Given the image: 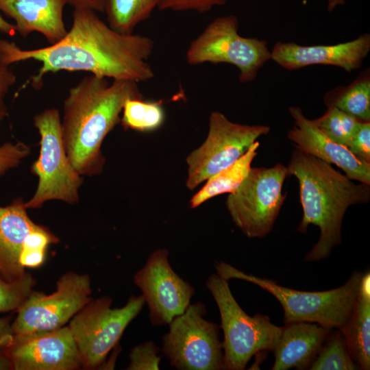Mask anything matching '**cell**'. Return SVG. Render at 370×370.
Instances as JSON below:
<instances>
[{
  "instance_id": "d6a6232c",
  "label": "cell",
  "mask_w": 370,
  "mask_h": 370,
  "mask_svg": "<svg viewBox=\"0 0 370 370\" xmlns=\"http://www.w3.org/2000/svg\"><path fill=\"white\" fill-rule=\"evenodd\" d=\"M14 338L10 318L0 319V348L8 347L12 343Z\"/></svg>"
},
{
  "instance_id": "30bf717a",
  "label": "cell",
  "mask_w": 370,
  "mask_h": 370,
  "mask_svg": "<svg viewBox=\"0 0 370 370\" xmlns=\"http://www.w3.org/2000/svg\"><path fill=\"white\" fill-rule=\"evenodd\" d=\"M206 312L201 302L190 304L169 323V331L162 337L163 352L172 367L185 370L223 369L219 326L203 318Z\"/></svg>"
},
{
  "instance_id": "1f68e13d",
  "label": "cell",
  "mask_w": 370,
  "mask_h": 370,
  "mask_svg": "<svg viewBox=\"0 0 370 370\" xmlns=\"http://www.w3.org/2000/svg\"><path fill=\"white\" fill-rule=\"evenodd\" d=\"M16 82V76L4 64L0 57V122L8 116V108L5 103V97L10 88Z\"/></svg>"
},
{
  "instance_id": "2e32d148",
  "label": "cell",
  "mask_w": 370,
  "mask_h": 370,
  "mask_svg": "<svg viewBox=\"0 0 370 370\" xmlns=\"http://www.w3.org/2000/svg\"><path fill=\"white\" fill-rule=\"evenodd\" d=\"M289 113L294 126L288 138L295 148L342 169L345 175L354 181L370 185V163L355 156L345 146L337 144L326 136L307 119L301 108L290 107Z\"/></svg>"
},
{
  "instance_id": "3957f363",
  "label": "cell",
  "mask_w": 370,
  "mask_h": 370,
  "mask_svg": "<svg viewBox=\"0 0 370 370\" xmlns=\"http://www.w3.org/2000/svg\"><path fill=\"white\" fill-rule=\"evenodd\" d=\"M287 168L288 175L299 182L303 217L297 230L306 232L310 224L320 230L319 238L304 261L325 259L341 243L342 221L347 208L369 202L370 185L354 183L331 164L297 148Z\"/></svg>"
},
{
  "instance_id": "484cf974",
  "label": "cell",
  "mask_w": 370,
  "mask_h": 370,
  "mask_svg": "<svg viewBox=\"0 0 370 370\" xmlns=\"http://www.w3.org/2000/svg\"><path fill=\"white\" fill-rule=\"evenodd\" d=\"M312 121L331 140L347 148L361 121L335 107H328L321 116Z\"/></svg>"
},
{
  "instance_id": "ac0fdd59",
  "label": "cell",
  "mask_w": 370,
  "mask_h": 370,
  "mask_svg": "<svg viewBox=\"0 0 370 370\" xmlns=\"http://www.w3.org/2000/svg\"><path fill=\"white\" fill-rule=\"evenodd\" d=\"M39 226L27 215L21 197L0 206V276L3 280L14 282L26 275L20 256L27 237Z\"/></svg>"
},
{
  "instance_id": "44dd1931",
  "label": "cell",
  "mask_w": 370,
  "mask_h": 370,
  "mask_svg": "<svg viewBox=\"0 0 370 370\" xmlns=\"http://www.w3.org/2000/svg\"><path fill=\"white\" fill-rule=\"evenodd\" d=\"M259 146L260 143L256 140L236 162L208 179L206 184L190 199V208H197L221 194L233 193L251 169Z\"/></svg>"
},
{
  "instance_id": "8992f818",
  "label": "cell",
  "mask_w": 370,
  "mask_h": 370,
  "mask_svg": "<svg viewBox=\"0 0 370 370\" xmlns=\"http://www.w3.org/2000/svg\"><path fill=\"white\" fill-rule=\"evenodd\" d=\"M40 136L39 156L31 166L38 178L32 197L25 202L27 209L38 208L50 200L69 204L79 202L83 178L70 162L64 147L60 112L49 108L34 117Z\"/></svg>"
},
{
  "instance_id": "9c48e42d",
  "label": "cell",
  "mask_w": 370,
  "mask_h": 370,
  "mask_svg": "<svg viewBox=\"0 0 370 370\" xmlns=\"http://www.w3.org/2000/svg\"><path fill=\"white\" fill-rule=\"evenodd\" d=\"M145 303L143 295L131 296L121 308H111L107 297L88 303L69 325L78 348L84 367L100 366L117 344L128 324Z\"/></svg>"
},
{
  "instance_id": "7a4b0ae2",
  "label": "cell",
  "mask_w": 370,
  "mask_h": 370,
  "mask_svg": "<svg viewBox=\"0 0 370 370\" xmlns=\"http://www.w3.org/2000/svg\"><path fill=\"white\" fill-rule=\"evenodd\" d=\"M143 99L138 83L90 75L70 88L63 104L62 138L67 157L80 175L101 173V145L121 121L125 101Z\"/></svg>"
},
{
  "instance_id": "4dcf8cb0",
  "label": "cell",
  "mask_w": 370,
  "mask_h": 370,
  "mask_svg": "<svg viewBox=\"0 0 370 370\" xmlns=\"http://www.w3.org/2000/svg\"><path fill=\"white\" fill-rule=\"evenodd\" d=\"M348 149L359 158L370 163V121L360 122Z\"/></svg>"
},
{
  "instance_id": "cb8c5ba5",
  "label": "cell",
  "mask_w": 370,
  "mask_h": 370,
  "mask_svg": "<svg viewBox=\"0 0 370 370\" xmlns=\"http://www.w3.org/2000/svg\"><path fill=\"white\" fill-rule=\"evenodd\" d=\"M122 114L120 122L124 129L138 132L155 130L164 119L161 101H145L143 99H127Z\"/></svg>"
},
{
  "instance_id": "e575fe53",
  "label": "cell",
  "mask_w": 370,
  "mask_h": 370,
  "mask_svg": "<svg viewBox=\"0 0 370 370\" xmlns=\"http://www.w3.org/2000/svg\"><path fill=\"white\" fill-rule=\"evenodd\" d=\"M0 32L10 36L16 34V27L14 24L5 21L0 14Z\"/></svg>"
},
{
  "instance_id": "ba28073f",
  "label": "cell",
  "mask_w": 370,
  "mask_h": 370,
  "mask_svg": "<svg viewBox=\"0 0 370 370\" xmlns=\"http://www.w3.org/2000/svg\"><path fill=\"white\" fill-rule=\"evenodd\" d=\"M288 168L281 163L252 168L229 195L226 207L235 225L248 238H262L273 229L286 195L282 186Z\"/></svg>"
},
{
  "instance_id": "5bb4252c",
  "label": "cell",
  "mask_w": 370,
  "mask_h": 370,
  "mask_svg": "<svg viewBox=\"0 0 370 370\" xmlns=\"http://www.w3.org/2000/svg\"><path fill=\"white\" fill-rule=\"evenodd\" d=\"M4 352L16 370H71L82 365L69 326L37 335L14 337Z\"/></svg>"
},
{
  "instance_id": "d4e9b609",
  "label": "cell",
  "mask_w": 370,
  "mask_h": 370,
  "mask_svg": "<svg viewBox=\"0 0 370 370\" xmlns=\"http://www.w3.org/2000/svg\"><path fill=\"white\" fill-rule=\"evenodd\" d=\"M358 367L338 330L328 335L309 369L354 370L358 369Z\"/></svg>"
},
{
  "instance_id": "4fadbf2b",
  "label": "cell",
  "mask_w": 370,
  "mask_h": 370,
  "mask_svg": "<svg viewBox=\"0 0 370 370\" xmlns=\"http://www.w3.org/2000/svg\"><path fill=\"white\" fill-rule=\"evenodd\" d=\"M166 249L156 250L134 278L143 292L154 325L169 324L184 313L195 292L194 288L173 270Z\"/></svg>"
},
{
  "instance_id": "277c9868",
  "label": "cell",
  "mask_w": 370,
  "mask_h": 370,
  "mask_svg": "<svg viewBox=\"0 0 370 370\" xmlns=\"http://www.w3.org/2000/svg\"><path fill=\"white\" fill-rule=\"evenodd\" d=\"M215 268L217 274L225 280H243L272 294L283 308L285 324L311 322L340 331L345 328L351 315L363 275V273L355 271L340 287L308 292L284 287L275 281L247 274L225 262H217Z\"/></svg>"
},
{
  "instance_id": "7402d4cb",
  "label": "cell",
  "mask_w": 370,
  "mask_h": 370,
  "mask_svg": "<svg viewBox=\"0 0 370 370\" xmlns=\"http://www.w3.org/2000/svg\"><path fill=\"white\" fill-rule=\"evenodd\" d=\"M328 107H335L362 121H370V73L367 69L345 86H338L324 97Z\"/></svg>"
},
{
  "instance_id": "d590c367",
  "label": "cell",
  "mask_w": 370,
  "mask_h": 370,
  "mask_svg": "<svg viewBox=\"0 0 370 370\" xmlns=\"http://www.w3.org/2000/svg\"><path fill=\"white\" fill-rule=\"evenodd\" d=\"M327 10L332 12L337 6L344 5L345 0H326Z\"/></svg>"
},
{
  "instance_id": "e0dca14e",
  "label": "cell",
  "mask_w": 370,
  "mask_h": 370,
  "mask_svg": "<svg viewBox=\"0 0 370 370\" xmlns=\"http://www.w3.org/2000/svg\"><path fill=\"white\" fill-rule=\"evenodd\" d=\"M66 3L67 0H0V10L15 21L22 36L37 32L52 45L68 32L63 20Z\"/></svg>"
},
{
  "instance_id": "6da1fadb",
  "label": "cell",
  "mask_w": 370,
  "mask_h": 370,
  "mask_svg": "<svg viewBox=\"0 0 370 370\" xmlns=\"http://www.w3.org/2000/svg\"><path fill=\"white\" fill-rule=\"evenodd\" d=\"M153 40L138 34H123L112 29L91 10L75 9L72 26L66 36L50 46L24 50L14 42L0 40V57L10 66L34 60L42 64L32 77L39 88L44 76L60 71H86L113 80L145 82L154 77L147 60Z\"/></svg>"
},
{
  "instance_id": "603a6c76",
  "label": "cell",
  "mask_w": 370,
  "mask_h": 370,
  "mask_svg": "<svg viewBox=\"0 0 370 370\" xmlns=\"http://www.w3.org/2000/svg\"><path fill=\"white\" fill-rule=\"evenodd\" d=\"M162 0H106L104 12L114 30L131 34L136 25L148 19Z\"/></svg>"
},
{
  "instance_id": "83f0119b",
  "label": "cell",
  "mask_w": 370,
  "mask_h": 370,
  "mask_svg": "<svg viewBox=\"0 0 370 370\" xmlns=\"http://www.w3.org/2000/svg\"><path fill=\"white\" fill-rule=\"evenodd\" d=\"M158 347L152 341H147L135 346L130 354V362L127 369H159L161 357L158 356Z\"/></svg>"
},
{
  "instance_id": "9a60e30c",
  "label": "cell",
  "mask_w": 370,
  "mask_h": 370,
  "mask_svg": "<svg viewBox=\"0 0 370 370\" xmlns=\"http://www.w3.org/2000/svg\"><path fill=\"white\" fill-rule=\"evenodd\" d=\"M370 51V35L364 34L345 42L330 45H299L293 42H277L271 60L293 71L310 65H330L347 72L360 69Z\"/></svg>"
},
{
  "instance_id": "5b68a950",
  "label": "cell",
  "mask_w": 370,
  "mask_h": 370,
  "mask_svg": "<svg viewBox=\"0 0 370 370\" xmlns=\"http://www.w3.org/2000/svg\"><path fill=\"white\" fill-rule=\"evenodd\" d=\"M206 287L220 312L224 335L223 369H245L258 352H273L283 327L272 323L266 315L247 314L232 295L227 280L217 273L208 278Z\"/></svg>"
},
{
  "instance_id": "8fae6325",
  "label": "cell",
  "mask_w": 370,
  "mask_h": 370,
  "mask_svg": "<svg viewBox=\"0 0 370 370\" xmlns=\"http://www.w3.org/2000/svg\"><path fill=\"white\" fill-rule=\"evenodd\" d=\"M270 130L267 125L234 123L223 113L212 112L205 141L186 158V186L193 190L233 164L259 137Z\"/></svg>"
},
{
  "instance_id": "52a82bcc",
  "label": "cell",
  "mask_w": 370,
  "mask_h": 370,
  "mask_svg": "<svg viewBox=\"0 0 370 370\" xmlns=\"http://www.w3.org/2000/svg\"><path fill=\"white\" fill-rule=\"evenodd\" d=\"M238 20L234 15L218 17L190 43L186 60L190 65L227 63L239 71L241 83L254 81L260 69L270 60L267 42L247 38L238 32Z\"/></svg>"
},
{
  "instance_id": "f1b7e54d",
  "label": "cell",
  "mask_w": 370,
  "mask_h": 370,
  "mask_svg": "<svg viewBox=\"0 0 370 370\" xmlns=\"http://www.w3.org/2000/svg\"><path fill=\"white\" fill-rule=\"evenodd\" d=\"M31 153V147L23 142L5 143L0 146V177L17 167Z\"/></svg>"
},
{
  "instance_id": "836d02e7",
  "label": "cell",
  "mask_w": 370,
  "mask_h": 370,
  "mask_svg": "<svg viewBox=\"0 0 370 370\" xmlns=\"http://www.w3.org/2000/svg\"><path fill=\"white\" fill-rule=\"evenodd\" d=\"M106 0H67L75 9L91 10L95 12H104Z\"/></svg>"
},
{
  "instance_id": "8d00e7d4",
  "label": "cell",
  "mask_w": 370,
  "mask_h": 370,
  "mask_svg": "<svg viewBox=\"0 0 370 370\" xmlns=\"http://www.w3.org/2000/svg\"><path fill=\"white\" fill-rule=\"evenodd\" d=\"M10 367H12V364L5 353L4 352L3 354H0V370L8 369Z\"/></svg>"
},
{
  "instance_id": "f546056e",
  "label": "cell",
  "mask_w": 370,
  "mask_h": 370,
  "mask_svg": "<svg viewBox=\"0 0 370 370\" xmlns=\"http://www.w3.org/2000/svg\"><path fill=\"white\" fill-rule=\"evenodd\" d=\"M229 0H162L158 6L160 10L196 11L205 13L214 7L225 4Z\"/></svg>"
},
{
  "instance_id": "4316f807",
  "label": "cell",
  "mask_w": 370,
  "mask_h": 370,
  "mask_svg": "<svg viewBox=\"0 0 370 370\" xmlns=\"http://www.w3.org/2000/svg\"><path fill=\"white\" fill-rule=\"evenodd\" d=\"M35 282L29 273L14 282L0 276V312L18 310L32 292Z\"/></svg>"
},
{
  "instance_id": "d6986e66",
  "label": "cell",
  "mask_w": 370,
  "mask_h": 370,
  "mask_svg": "<svg viewBox=\"0 0 370 370\" xmlns=\"http://www.w3.org/2000/svg\"><path fill=\"white\" fill-rule=\"evenodd\" d=\"M330 331L329 328L311 322L285 324L273 352L275 362L271 369H309Z\"/></svg>"
},
{
  "instance_id": "ffe728a7",
  "label": "cell",
  "mask_w": 370,
  "mask_h": 370,
  "mask_svg": "<svg viewBox=\"0 0 370 370\" xmlns=\"http://www.w3.org/2000/svg\"><path fill=\"white\" fill-rule=\"evenodd\" d=\"M353 358L363 370L370 369V274L363 273L358 294L345 328L341 331Z\"/></svg>"
},
{
  "instance_id": "7c38bea8",
  "label": "cell",
  "mask_w": 370,
  "mask_h": 370,
  "mask_svg": "<svg viewBox=\"0 0 370 370\" xmlns=\"http://www.w3.org/2000/svg\"><path fill=\"white\" fill-rule=\"evenodd\" d=\"M91 293L89 277L75 273L62 275L51 295L32 291L12 323L14 337L37 335L62 328L91 301Z\"/></svg>"
}]
</instances>
